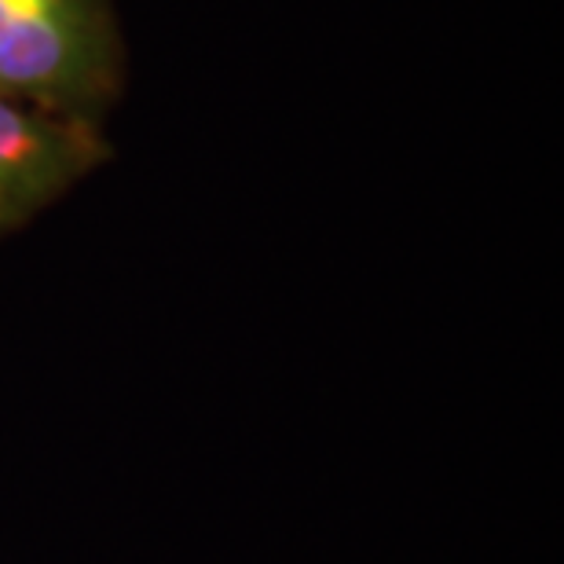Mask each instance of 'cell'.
Instances as JSON below:
<instances>
[{"label":"cell","mask_w":564,"mask_h":564,"mask_svg":"<svg viewBox=\"0 0 564 564\" xmlns=\"http://www.w3.org/2000/svg\"><path fill=\"white\" fill-rule=\"evenodd\" d=\"M126 85L115 0H0V96L104 129Z\"/></svg>","instance_id":"obj_1"},{"label":"cell","mask_w":564,"mask_h":564,"mask_svg":"<svg viewBox=\"0 0 564 564\" xmlns=\"http://www.w3.org/2000/svg\"><path fill=\"white\" fill-rule=\"evenodd\" d=\"M107 158L104 129L37 115L0 96V239L26 228Z\"/></svg>","instance_id":"obj_2"}]
</instances>
